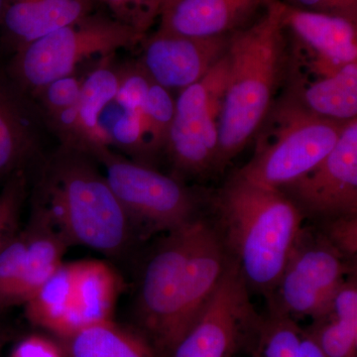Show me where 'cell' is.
<instances>
[{
    "instance_id": "20",
    "label": "cell",
    "mask_w": 357,
    "mask_h": 357,
    "mask_svg": "<svg viewBox=\"0 0 357 357\" xmlns=\"http://www.w3.org/2000/svg\"><path fill=\"white\" fill-rule=\"evenodd\" d=\"M76 264L75 333L114 319L115 306L124 286L121 275L109 263L86 259Z\"/></svg>"
},
{
    "instance_id": "4",
    "label": "cell",
    "mask_w": 357,
    "mask_h": 357,
    "mask_svg": "<svg viewBox=\"0 0 357 357\" xmlns=\"http://www.w3.org/2000/svg\"><path fill=\"white\" fill-rule=\"evenodd\" d=\"M96 163L83 152L59 147L45 164L35 199L70 245L115 257L128 248L135 231Z\"/></svg>"
},
{
    "instance_id": "22",
    "label": "cell",
    "mask_w": 357,
    "mask_h": 357,
    "mask_svg": "<svg viewBox=\"0 0 357 357\" xmlns=\"http://www.w3.org/2000/svg\"><path fill=\"white\" fill-rule=\"evenodd\" d=\"M307 332L326 357H356V275L347 277L328 306L312 319Z\"/></svg>"
},
{
    "instance_id": "3",
    "label": "cell",
    "mask_w": 357,
    "mask_h": 357,
    "mask_svg": "<svg viewBox=\"0 0 357 357\" xmlns=\"http://www.w3.org/2000/svg\"><path fill=\"white\" fill-rule=\"evenodd\" d=\"M220 236L249 291L267 300L280 280L305 215L281 190L234 177L218 196Z\"/></svg>"
},
{
    "instance_id": "12",
    "label": "cell",
    "mask_w": 357,
    "mask_h": 357,
    "mask_svg": "<svg viewBox=\"0 0 357 357\" xmlns=\"http://www.w3.org/2000/svg\"><path fill=\"white\" fill-rule=\"evenodd\" d=\"M230 35L192 37L157 29L145 37L139 63L155 84L182 91L198 83L229 50Z\"/></svg>"
},
{
    "instance_id": "8",
    "label": "cell",
    "mask_w": 357,
    "mask_h": 357,
    "mask_svg": "<svg viewBox=\"0 0 357 357\" xmlns=\"http://www.w3.org/2000/svg\"><path fill=\"white\" fill-rule=\"evenodd\" d=\"M351 263L319 229L303 227L280 280L268 300L269 311L317 318L354 273Z\"/></svg>"
},
{
    "instance_id": "17",
    "label": "cell",
    "mask_w": 357,
    "mask_h": 357,
    "mask_svg": "<svg viewBox=\"0 0 357 357\" xmlns=\"http://www.w3.org/2000/svg\"><path fill=\"white\" fill-rule=\"evenodd\" d=\"M26 250L22 271L11 297V307L24 305L63 263L69 248L64 234L43 204L33 199L31 215L24 229Z\"/></svg>"
},
{
    "instance_id": "19",
    "label": "cell",
    "mask_w": 357,
    "mask_h": 357,
    "mask_svg": "<svg viewBox=\"0 0 357 357\" xmlns=\"http://www.w3.org/2000/svg\"><path fill=\"white\" fill-rule=\"evenodd\" d=\"M114 55L100 59L95 69L84 77L77 110V151L95 160L96 155L110 148L100 130V117L114 102L119 83V64Z\"/></svg>"
},
{
    "instance_id": "18",
    "label": "cell",
    "mask_w": 357,
    "mask_h": 357,
    "mask_svg": "<svg viewBox=\"0 0 357 357\" xmlns=\"http://www.w3.org/2000/svg\"><path fill=\"white\" fill-rule=\"evenodd\" d=\"M284 86V93L318 116L342 122L357 119V62L344 66L333 76L287 77Z\"/></svg>"
},
{
    "instance_id": "9",
    "label": "cell",
    "mask_w": 357,
    "mask_h": 357,
    "mask_svg": "<svg viewBox=\"0 0 357 357\" xmlns=\"http://www.w3.org/2000/svg\"><path fill=\"white\" fill-rule=\"evenodd\" d=\"M227 77V56L198 83L180 91L165 145L178 175L213 171L218 144V119Z\"/></svg>"
},
{
    "instance_id": "33",
    "label": "cell",
    "mask_w": 357,
    "mask_h": 357,
    "mask_svg": "<svg viewBox=\"0 0 357 357\" xmlns=\"http://www.w3.org/2000/svg\"><path fill=\"white\" fill-rule=\"evenodd\" d=\"M10 357H67V354L57 338L32 333L15 344Z\"/></svg>"
},
{
    "instance_id": "30",
    "label": "cell",
    "mask_w": 357,
    "mask_h": 357,
    "mask_svg": "<svg viewBox=\"0 0 357 357\" xmlns=\"http://www.w3.org/2000/svg\"><path fill=\"white\" fill-rule=\"evenodd\" d=\"M25 250L26 234L23 229L0 252V310L11 307V297L20 279Z\"/></svg>"
},
{
    "instance_id": "7",
    "label": "cell",
    "mask_w": 357,
    "mask_h": 357,
    "mask_svg": "<svg viewBox=\"0 0 357 357\" xmlns=\"http://www.w3.org/2000/svg\"><path fill=\"white\" fill-rule=\"evenodd\" d=\"M132 225L135 234L147 237L169 232L196 218L198 199L175 176L121 156L105 148L95 157Z\"/></svg>"
},
{
    "instance_id": "29",
    "label": "cell",
    "mask_w": 357,
    "mask_h": 357,
    "mask_svg": "<svg viewBox=\"0 0 357 357\" xmlns=\"http://www.w3.org/2000/svg\"><path fill=\"white\" fill-rule=\"evenodd\" d=\"M152 79L138 62L119 64V83L114 102L122 109L141 114Z\"/></svg>"
},
{
    "instance_id": "32",
    "label": "cell",
    "mask_w": 357,
    "mask_h": 357,
    "mask_svg": "<svg viewBox=\"0 0 357 357\" xmlns=\"http://www.w3.org/2000/svg\"><path fill=\"white\" fill-rule=\"evenodd\" d=\"M319 231L349 261L356 260L357 215L323 220Z\"/></svg>"
},
{
    "instance_id": "1",
    "label": "cell",
    "mask_w": 357,
    "mask_h": 357,
    "mask_svg": "<svg viewBox=\"0 0 357 357\" xmlns=\"http://www.w3.org/2000/svg\"><path fill=\"white\" fill-rule=\"evenodd\" d=\"M220 231L196 218L166 232L148 260L136 300L138 330L161 357L196 323L229 264Z\"/></svg>"
},
{
    "instance_id": "23",
    "label": "cell",
    "mask_w": 357,
    "mask_h": 357,
    "mask_svg": "<svg viewBox=\"0 0 357 357\" xmlns=\"http://www.w3.org/2000/svg\"><path fill=\"white\" fill-rule=\"evenodd\" d=\"M57 340L67 357H161L138 328L114 319Z\"/></svg>"
},
{
    "instance_id": "11",
    "label": "cell",
    "mask_w": 357,
    "mask_h": 357,
    "mask_svg": "<svg viewBox=\"0 0 357 357\" xmlns=\"http://www.w3.org/2000/svg\"><path fill=\"white\" fill-rule=\"evenodd\" d=\"M281 191L318 222L357 215V119L345 124L337 144L310 172Z\"/></svg>"
},
{
    "instance_id": "13",
    "label": "cell",
    "mask_w": 357,
    "mask_h": 357,
    "mask_svg": "<svg viewBox=\"0 0 357 357\" xmlns=\"http://www.w3.org/2000/svg\"><path fill=\"white\" fill-rule=\"evenodd\" d=\"M284 24L291 53L317 68L337 73L357 62L356 22L286 4Z\"/></svg>"
},
{
    "instance_id": "10",
    "label": "cell",
    "mask_w": 357,
    "mask_h": 357,
    "mask_svg": "<svg viewBox=\"0 0 357 357\" xmlns=\"http://www.w3.org/2000/svg\"><path fill=\"white\" fill-rule=\"evenodd\" d=\"M249 293L238 267L229 258L210 301L170 357H237L243 354L261 318Z\"/></svg>"
},
{
    "instance_id": "37",
    "label": "cell",
    "mask_w": 357,
    "mask_h": 357,
    "mask_svg": "<svg viewBox=\"0 0 357 357\" xmlns=\"http://www.w3.org/2000/svg\"><path fill=\"white\" fill-rule=\"evenodd\" d=\"M158 1L160 3V6H161V8H162V6H163V4L165 3L166 1H168V0H158Z\"/></svg>"
},
{
    "instance_id": "31",
    "label": "cell",
    "mask_w": 357,
    "mask_h": 357,
    "mask_svg": "<svg viewBox=\"0 0 357 357\" xmlns=\"http://www.w3.org/2000/svg\"><path fill=\"white\" fill-rule=\"evenodd\" d=\"M102 2L115 20L126 23L142 34L159 20L161 6L158 0H96Z\"/></svg>"
},
{
    "instance_id": "2",
    "label": "cell",
    "mask_w": 357,
    "mask_h": 357,
    "mask_svg": "<svg viewBox=\"0 0 357 357\" xmlns=\"http://www.w3.org/2000/svg\"><path fill=\"white\" fill-rule=\"evenodd\" d=\"M285 6V1L275 0L252 24L230 35L213 172L225 170L255 137L285 83L289 58Z\"/></svg>"
},
{
    "instance_id": "36",
    "label": "cell",
    "mask_w": 357,
    "mask_h": 357,
    "mask_svg": "<svg viewBox=\"0 0 357 357\" xmlns=\"http://www.w3.org/2000/svg\"><path fill=\"white\" fill-rule=\"evenodd\" d=\"M6 0H0V18L3 13L4 6H6Z\"/></svg>"
},
{
    "instance_id": "5",
    "label": "cell",
    "mask_w": 357,
    "mask_h": 357,
    "mask_svg": "<svg viewBox=\"0 0 357 357\" xmlns=\"http://www.w3.org/2000/svg\"><path fill=\"white\" fill-rule=\"evenodd\" d=\"M347 122L312 114L282 93L253 137L252 158L234 177L280 190L310 172L332 151Z\"/></svg>"
},
{
    "instance_id": "28",
    "label": "cell",
    "mask_w": 357,
    "mask_h": 357,
    "mask_svg": "<svg viewBox=\"0 0 357 357\" xmlns=\"http://www.w3.org/2000/svg\"><path fill=\"white\" fill-rule=\"evenodd\" d=\"M27 192L25 170L13 174L0 191V252L18 234L21 211Z\"/></svg>"
},
{
    "instance_id": "26",
    "label": "cell",
    "mask_w": 357,
    "mask_h": 357,
    "mask_svg": "<svg viewBox=\"0 0 357 357\" xmlns=\"http://www.w3.org/2000/svg\"><path fill=\"white\" fill-rule=\"evenodd\" d=\"M100 128L112 149L117 148L133 161L151 166L155 157L148 144L141 114L122 109L114 100L103 112Z\"/></svg>"
},
{
    "instance_id": "14",
    "label": "cell",
    "mask_w": 357,
    "mask_h": 357,
    "mask_svg": "<svg viewBox=\"0 0 357 357\" xmlns=\"http://www.w3.org/2000/svg\"><path fill=\"white\" fill-rule=\"evenodd\" d=\"M275 0H168L159 29L192 37L227 36L257 20Z\"/></svg>"
},
{
    "instance_id": "34",
    "label": "cell",
    "mask_w": 357,
    "mask_h": 357,
    "mask_svg": "<svg viewBox=\"0 0 357 357\" xmlns=\"http://www.w3.org/2000/svg\"><path fill=\"white\" fill-rule=\"evenodd\" d=\"M285 3L302 10L340 16L357 23V0H288Z\"/></svg>"
},
{
    "instance_id": "27",
    "label": "cell",
    "mask_w": 357,
    "mask_h": 357,
    "mask_svg": "<svg viewBox=\"0 0 357 357\" xmlns=\"http://www.w3.org/2000/svg\"><path fill=\"white\" fill-rule=\"evenodd\" d=\"M175 114V100L170 91L152 82L143 105V128L154 157L165 149L167 137Z\"/></svg>"
},
{
    "instance_id": "24",
    "label": "cell",
    "mask_w": 357,
    "mask_h": 357,
    "mask_svg": "<svg viewBox=\"0 0 357 357\" xmlns=\"http://www.w3.org/2000/svg\"><path fill=\"white\" fill-rule=\"evenodd\" d=\"M243 354L244 357H326L293 317L272 311L260 318Z\"/></svg>"
},
{
    "instance_id": "6",
    "label": "cell",
    "mask_w": 357,
    "mask_h": 357,
    "mask_svg": "<svg viewBox=\"0 0 357 357\" xmlns=\"http://www.w3.org/2000/svg\"><path fill=\"white\" fill-rule=\"evenodd\" d=\"M145 37L112 15L95 11L26 45L11 55L6 70L31 100L46 84L75 74L84 61L132 49Z\"/></svg>"
},
{
    "instance_id": "16",
    "label": "cell",
    "mask_w": 357,
    "mask_h": 357,
    "mask_svg": "<svg viewBox=\"0 0 357 357\" xmlns=\"http://www.w3.org/2000/svg\"><path fill=\"white\" fill-rule=\"evenodd\" d=\"M96 0H6L0 41L13 55L26 45L95 13Z\"/></svg>"
},
{
    "instance_id": "25",
    "label": "cell",
    "mask_w": 357,
    "mask_h": 357,
    "mask_svg": "<svg viewBox=\"0 0 357 357\" xmlns=\"http://www.w3.org/2000/svg\"><path fill=\"white\" fill-rule=\"evenodd\" d=\"M84 77L76 74L46 84L31 100L45 126L57 136L60 146L76 149L77 110Z\"/></svg>"
},
{
    "instance_id": "15",
    "label": "cell",
    "mask_w": 357,
    "mask_h": 357,
    "mask_svg": "<svg viewBox=\"0 0 357 357\" xmlns=\"http://www.w3.org/2000/svg\"><path fill=\"white\" fill-rule=\"evenodd\" d=\"M40 123L43 121L34 103L6 69L0 70V182L25 170L38 153Z\"/></svg>"
},
{
    "instance_id": "21",
    "label": "cell",
    "mask_w": 357,
    "mask_h": 357,
    "mask_svg": "<svg viewBox=\"0 0 357 357\" xmlns=\"http://www.w3.org/2000/svg\"><path fill=\"white\" fill-rule=\"evenodd\" d=\"M76 281V261L63 262L25 303V314L30 323L56 338L73 335Z\"/></svg>"
},
{
    "instance_id": "35",
    "label": "cell",
    "mask_w": 357,
    "mask_h": 357,
    "mask_svg": "<svg viewBox=\"0 0 357 357\" xmlns=\"http://www.w3.org/2000/svg\"><path fill=\"white\" fill-rule=\"evenodd\" d=\"M9 340V333L6 330H4L2 326H0V354H1L2 349H3L4 345H6V342H8Z\"/></svg>"
}]
</instances>
